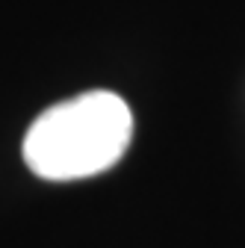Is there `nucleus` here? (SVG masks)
Wrapping results in <instances>:
<instances>
[{
    "label": "nucleus",
    "mask_w": 245,
    "mask_h": 248,
    "mask_svg": "<svg viewBox=\"0 0 245 248\" xmlns=\"http://www.w3.org/2000/svg\"><path fill=\"white\" fill-rule=\"evenodd\" d=\"M133 142V112L115 92L47 107L24 136V163L42 180H83L112 169Z\"/></svg>",
    "instance_id": "1"
}]
</instances>
